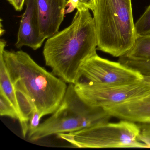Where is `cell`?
Listing matches in <instances>:
<instances>
[{
  "instance_id": "1",
  "label": "cell",
  "mask_w": 150,
  "mask_h": 150,
  "mask_svg": "<svg viewBox=\"0 0 150 150\" xmlns=\"http://www.w3.org/2000/svg\"><path fill=\"white\" fill-rule=\"evenodd\" d=\"M6 44L4 39L0 41V55L14 88L20 108L18 120L25 137L33 111L37 110L43 116L52 115L61 103L68 86L39 65L26 52L6 50Z\"/></svg>"
},
{
  "instance_id": "2",
  "label": "cell",
  "mask_w": 150,
  "mask_h": 150,
  "mask_svg": "<svg viewBox=\"0 0 150 150\" xmlns=\"http://www.w3.org/2000/svg\"><path fill=\"white\" fill-rule=\"evenodd\" d=\"M76 9L71 25L48 38L43 51L52 73L68 84L76 83L83 64L97 54L93 18L84 5Z\"/></svg>"
},
{
  "instance_id": "3",
  "label": "cell",
  "mask_w": 150,
  "mask_h": 150,
  "mask_svg": "<svg viewBox=\"0 0 150 150\" xmlns=\"http://www.w3.org/2000/svg\"><path fill=\"white\" fill-rule=\"evenodd\" d=\"M93 12L97 50L115 57L126 55L136 39L131 0H96Z\"/></svg>"
},
{
  "instance_id": "4",
  "label": "cell",
  "mask_w": 150,
  "mask_h": 150,
  "mask_svg": "<svg viewBox=\"0 0 150 150\" xmlns=\"http://www.w3.org/2000/svg\"><path fill=\"white\" fill-rule=\"evenodd\" d=\"M111 117L103 108L87 103L76 92L74 84L70 83L58 108L35 130L29 133V139L35 141L54 134L78 131L108 122Z\"/></svg>"
},
{
  "instance_id": "5",
  "label": "cell",
  "mask_w": 150,
  "mask_h": 150,
  "mask_svg": "<svg viewBox=\"0 0 150 150\" xmlns=\"http://www.w3.org/2000/svg\"><path fill=\"white\" fill-rule=\"evenodd\" d=\"M139 133L137 124L122 120L74 132L59 133L57 136L78 148H148L139 141Z\"/></svg>"
},
{
  "instance_id": "6",
  "label": "cell",
  "mask_w": 150,
  "mask_h": 150,
  "mask_svg": "<svg viewBox=\"0 0 150 150\" xmlns=\"http://www.w3.org/2000/svg\"><path fill=\"white\" fill-rule=\"evenodd\" d=\"M81 97L91 106L105 109L150 95V83L143 79L117 85L74 84Z\"/></svg>"
},
{
  "instance_id": "7",
  "label": "cell",
  "mask_w": 150,
  "mask_h": 150,
  "mask_svg": "<svg viewBox=\"0 0 150 150\" xmlns=\"http://www.w3.org/2000/svg\"><path fill=\"white\" fill-rule=\"evenodd\" d=\"M143 79L144 76L138 71L120 62L102 58L96 54L83 64L75 84L122 85Z\"/></svg>"
},
{
  "instance_id": "8",
  "label": "cell",
  "mask_w": 150,
  "mask_h": 150,
  "mask_svg": "<svg viewBox=\"0 0 150 150\" xmlns=\"http://www.w3.org/2000/svg\"><path fill=\"white\" fill-rule=\"evenodd\" d=\"M40 32L45 39L59 32L67 0H35Z\"/></svg>"
},
{
  "instance_id": "9",
  "label": "cell",
  "mask_w": 150,
  "mask_h": 150,
  "mask_svg": "<svg viewBox=\"0 0 150 150\" xmlns=\"http://www.w3.org/2000/svg\"><path fill=\"white\" fill-rule=\"evenodd\" d=\"M26 9L23 15L15 46L20 49L28 46L36 50L45 40L40 32L35 0H26Z\"/></svg>"
},
{
  "instance_id": "10",
  "label": "cell",
  "mask_w": 150,
  "mask_h": 150,
  "mask_svg": "<svg viewBox=\"0 0 150 150\" xmlns=\"http://www.w3.org/2000/svg\"><path fill=\"white\" fill-rule=\"evenodd\" d=\"M112 117L135 123L150 122V95L104 109Z\"/></svg>"
},
{
  "instance_id": "11",
  "label": "cell",
  "mask_w": 150,
  "mask_h": 150,
  "mask_svg": "<svg viewBox=\"0 0 150 150\" xmlns=\"http://www.w3.org/2000/svg\"><path fill=\"white\" fill-rule=\"evenodd\" d=\"M0 92L4 94L13 105L17 111L19 119L20 108L14 88L8 72L4 59L1 55H0Z\"/></svg>"
},
{
  "instance_id": "12",
  "label": "cell",
  "mask_w": 150,
  "mask_h": 150,
  "mask_svg": "<svg viewBox=\"0 0 150 150\" xmlns=\"http://www.w3.org/2000/svg\"><path fill=\"white\" fill-rule=\"evenodd\" d=\"M125 55L134 59L150 60V35L137 37L134 46Z\"/></svg>"
},
{
  "instance_id": "13",
  "label": "cell",
  "mask_w": 150,
  "mask_h": 150,
  "mask_svg": "<svg viewBox=\"0 0 150 150\" xmlns=\"http://www.w3.org/2000/svg\"><path fill=\"white\" fill-rule=\"evenodd\" d=\"M136 38L150 35V5L135 24Z\"/></svg>"
},
{
  "instance_id": "14",
  "label": "cell",
  "mask_w": 150,
  "mask_h": 150,
  "mask_svg": "<svg viewBox=\"0 0 150 150\" xmlns=\"http://www.w3.org/2000/svg\"><path fill=\"white\" fill-rule=\"evenodd\" d=\"M0 115L13 119H19L18 114L11 102L3 93L0 92Z\"/></svg>"
},
{
  "instance_id": "15",
  "label": "cell",
  "mask_w": 150,
  "mask_h": 150,
  "mask_svg": "<svg viewBox=\"0 0 150 150\" xmlns=\"http://www.w3.org/2000/svg\"><path fill=\"white\" fill-rule=\"evenodd\" d=\"M43 116L41 112L35 110L31 115L29 125V133L35 130L40 125V120Z\"/></svg>"
},
{
  "instance_id": "16",
  "label": "cell",
  "mask_w": 150,
  "mask_h": 150,
  "mask_svg": "<svg viewBox=\"0 0 150 150\" xmlns=\"http://www.w3.org/2000/svg\"><path fill=\"white\" fill-rule=\"evenodd\" d=\"M79 3V0H68L67 3L66 7L68 8L65 10V14L72 12L77 6Z\"/></svg>"
},
{
  "instance_id": "17",
  "label": "cell",
  "mask_w": 150,
  "mask_h": 150,
  "mask_svg": "<svg viewBox=\"0 0 150 150\" xmlns=\"http://www.w3.org/2000/svg\"><path fill=\"white\" fill-rule=\"evenodd\" d=\"M17 11H21L23 8L26 0H7Z\"/></svg>"
},
{
  "instance_id": "18",
  "label": "cell",
  "mask_w": 150,
  "mask_h": 150,
  "mask_svg": "<svg viewBox=\"0 0 150 150\" xmlns=\"http://www.w3.org/2000/svg\"><path fill=\"white\" fill-rule=\"evenodd\" d=\"M95 2L96 0H79V4L84 5L93 11L95 6Z\"/></svg>"
},
{
  "instance_id": "19",
  "label": "cell",
  "mask_w": 150,
  "mask_h": 150,
  "mask_svg": "<svg viewBox=\"0 0 150 150\" xmlns=\"http://www.w3.org/2000/svg\"><path fill=\"white\" fill-rule=\"evenodd\" d=\"M144 79L150 83V76H144Z\"/></svg>"
}]
</instances>
